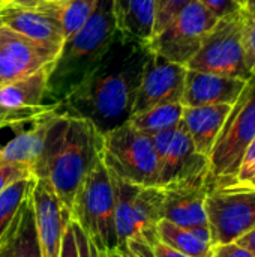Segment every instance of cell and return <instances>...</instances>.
Segmentation results:
<instances>
[{
	"label": "cell",
	"instance_id": "obj_21",
	"mask_svg": "<svg viewBox=\"0 0 255 257\" xmlns=\"http://www.w3.org/2000/svg\"><path fill=\"white\" fill-rule=\"evenodd\" d=\"M117 32L132 41L149 44L155 36V0H113Z\"/></svg>",
	"mask_w": 255,
	"mask_h": 257
},
{
	"label": "cell",
	"instance_id": "obj_33",
	"mask_svg": "<svg viewBox=\"0 0 255 257\" xmlns=\"http://www.w3.org/2000/svg\"><path fill=\"white\" fill-rule=\"evenodd\" d=\"M212 257H255V254L233 242L227 245H213Z\"/></svg>",
	"mask_w": 255,
	"mask_h": 257
},
{
	"label": "cell",
	"instance_id": "obj_14",
	"mask_svg": "<svg viewBox=\"0 0 255 257\" xmlns=\"http://www.w3.org/2000/svg\"><path fill=\"white\" fill-rule=\"evenodd\" d=\"M60 50L0 26V86L23 80L50 66Z\"/></svg>",
	"mask_w": 255,
	"mask_h": 257
},
{
	"label": "cell",
	"instance_id": "obj_32",
	"mask_svg": "<svg viewBox=\"0 0 255 257\" xmlns=\"http://www.w3.org/2000/svg\"><path fill=\"white\" fill-rule=\"evenodd\" d=\"M198 2L206 9H209L218 20L242 9L237 0H198Z\"/></svg>",
	"mask_w": 255,
	"mask_h": 257
},
{
	"label": "cell",
	"instance_id": "obj_18",
	"mask_svg": "<svg viewBox=\"0 0 255 257\" xmlns=\"http://www.w3.org/2000/svg\"><path fill=\"white\" fill-rule=\"evenodd\" d=\"M209 175V160L200 155L186 130L179 123L173 140L159 160V187Z\"/></svg>",
	"mask_w": 255,
	"mask_h": 257
},
{
	"label": "cell",
	"instance_id": "obj_40",
	"mask_svg": "<svg viewBox=\"0 0 255 257\" xmlns=\"http://www.w3.org/2000/svg\"><path fill=\"white\" fill-rule=\"evenodd\" d=\"M237 2H239V5H240V6L243 8V6H245V2H246V0H237Z\"/></svg>",
	"mask_w": 255,
	"mask_h": 257
},
{
	"label": "cell",
	"instance_id": "obj_36",
	"mask_svg": "<svg viewBox=\"0 0 255 257\" xmlns=\"http://www.w3.org/2000/svg\"><path fill=\"white\" fill-rule=\"evenodd\" d=\"M243 9H245L248 14H252V15H255V0H246V2H245Z\"/></svg>",
	"mask_w": 255,
	"mask_h": 257
},
{
	"label": "cell",
	"instance_id": "obj_25",
	"mask_svg": "<svg viewBox=\"0 0 255 257\" xmlns=\"http://www.w3.org/2000/svg\"><path fill=\"white\" fill-rule=\"evenodd\" d=\"M183 105L182 102H170L152 107L141 113L132 114L129 123L134 125L138 131L153 136L161 131L176 128L182 120Z\"/></svg>",
	"mask_w": 255,
	"mask_h": 257
},
{
	"label": "cell",
	"instance_id": "obj_10",
	"mask_svg": "<svg viewBox=\"0 0 255 257\" xmlns=\"http://www.w3.org/2000/svg\"><path fill=\"white\" fill-rule=\"evenodd\" d=\"M216 21L209 9L192 0L152 38L147 47L170 62L188 66Z\"/></svg>",
	"mask_w": 255,
	"mask_h": 257
},
{
	"label": "cell",
	"instance_id": "obj_44",
	"mask_svg": "<svg viewBox=\"0 0 255 257\" xmlns=\"http://www.w3.org/2000/svg\"><path fill=\"white\" fill-rule=\"evenodd\" d=\"M0 257H3V256H2V254H0Z\"/></svg>",
	"mask_w": 255,
	"mask_h": 257
},
{
	"label": "cell",
	"instance_id": "obj_19",
	"mask_svg": "<svg viewBox=\"0 0 255 257\" xmlns=\"http://www.w3.org/2000/svg\"><path fill=\"white\" fill-rule=\"evenodd\" d=\"M0 21L11 30L57 50H60L65 42L57 20L35 6H21L9 2L0 11Z\"/></svg>",
	"mask_w": 255,
	"mask_h": 257
},
{
	"label": "cell",
	"instance_id": "obj_27",
	"mask_svg": "<svg viewBox=\"0 0 255 257\" xmlns=\"http://www.w3.org/2000/svg\"><path fill=\"white\" fill-rule=\"evenodd\" d=\"M59 257H105L89 235L71 218L66 224Z\"/></svg>",
	"mask_w": 255,
	"mask_h": 257
},
{
	"label": "cell",
	"instance_id": "obj_43",
	"mask_svg": "<svg viewBox=\"0 0 255 257\" xmlns=\"http://www.w3.org/2000/svg\"><path fill=\"white\" fill-rule=\"evenodd\" d=\"M0 26H2V21H0Z\"/></svg>",
	"mask_w": 255,
	"mask_h": 257
},
{
	"label": "cell",
	"instance_id": "obj_35",
	"mask_svg": "<svg viewBox=\"0 0 255 257\" xmlns=\"http://www.w3.org/2000/svg\"><path fill=\"white\" fill-rule=\"evenodd\" d=\"M236 244L240 245L242 248H245V250H248V251H251V253H254L255 254V226L248 232V233H245L242 238H239V239L236 241Z\"/></svg>",
	"mask_w": 255,
	"mask_h": 257
},
{
	"label": "cell",
	"instance_id": "obj_8",
	"mask_svg": "<svg viewBox=\"0 0 255 257\" xmlns=\"http://www.w3.org/2000/svg\"><path fill=\"white\" fill-rule=\"evenodd\" d=\"M204 208L212 245L233 244L255 226V187L243 182L212 185Z\"/></svg>",
	"mask_w": 255,
	"mask_h": 257
},
{
	"label": "cell",
	"instance_id": "obj_5",
	"mask_svg": "<svg viewBox=\"0 0 255 257\" xmlns=\"http://www.w3.org/2000/svg\"><path fill=\"white\" fill-rule=\"evenodd\" d=\"M71 218L89 235L102 254L116 250L114 182L102 160L96 163L77 190Z\"/></svg>",
	"mask_w": 255,
	"mask_h": 257
},
{
	"label": "cell",
	"instance_id": "obj_20",
	"mask_svg": "<svg viewBox=\"0 0 255 257\" xmlns=\"http://www.w3.org/2000/svg\"><path fill=\"white\" fill-rule=\"evenodd\" d=\"M231 110V105H203L183 107L180 125L189 134L195 151L209 158L215 140Z\"/></svg>",
	"mask_w": 255,
	"mask_h": 257
},
{
	"label": "cell",
	"instance_id": "obj_37",
	"mask_svg": "<svg viewBox=\"0 0 255 257\" xmlns=\"http://www.w3.org/2000/svg\"><path fill=\"white\" fill-rule=\"evenodd\" d=\"M32 2H38V0H11V3H15V5H26Z\"/></svg>",
	"mask_w": 255,
	"mask_h": 257
},
{
	"label": "cell",
	"instance_id": "obj_6",
	"mask_svg": "<svg viewBox=\"0 0 255 257\" xmlns=\"http://www.w3.org/2000/svg\"><path fill=\"white\" fill-rule=\"evenodd\" d=\"M101 160L111 176L137 187H159V158L150 136L129 122L102 136Z\"/></svg>",
	"mask_w": 255,
	"mask_h": 257
},
{
	"label": "cell",
	"instance_id": "obj_11",
	"mask_svg": "<svg viewBox=\"0 0 255 257\" xmlns=\"http://www.w3.org/2000/svg\"><path fill=\"white\" fill-rule=\"evenodd\" d=\"M66 123V116L51 113L32 122L29 130L17 131L14 139L0 146V166H26L35 179H45L50 158Z\"/></svg>",
	"mask_w": 255,
	"mask_h": 257
},
{
	"label": "cell",
	"instance_id": "obj_1",
	"mask_svg": "<svg viewBox=\"0 0 255 257\" xmlns=\"http://www.w3.org/2000/svg\"><path fill=\"white\" fill-rule=\"evenodd\" d=\"M149 47L119 32L84 80L57 104L56 113L84 119L99 134L129 122Z\"/></svg>",
	"mask_w": 255,
	"mask_h": 257
},
{
	"label": "cell",
	"instance_id": "obj_41",
	"mask_svg": "<svg viewBox=\"0 0 255 257\" xmlns=\"http://www.w3.org/2000/svg\"><path fill=\"white\" fill-rule=\"evenodd\" d=\"M248 184H251V185H254V187H255V178H252V179H251V181H249Z\"/></svg>",
	"mask_w": 255,
	"mask_h": 257
},
{
	"label": "cell",
	"instance_id": "obj_39",
	"mask_svg": "<svg viewBox=\"0 0 255 257\" xmlns=\"http://www.w3.org/2000/svg\"><path fill=\"white\" fill-rule=\"evenodd\" d=\"M105 257H120L116 251H111V253H108V254H105Z\"/></svg>",
	"mask_w": 255,
	"mask_h": 257
},
{
	"label": "cell",
	"instance_id": "obj_22",
	"mask_svg": "<svg viewBox=\"0 0 255 257\" xmlns=\"http://www.w3.org/2000/svg\"><path fill=\"white\" fill-rule=\"evenodd\" d=\"M0 254L3 257H42L30 196L23 202L11 227L2 238Z\"/></svg>",
	"mask_w": 255,
	"mask_h": 257
},
{
	"label": "cell",
	"instance_id": "obj_3",
	"mask_svg": "<svg viewBox=\"0 0 255 257\" xmlns=\"http://www.w3.org/2000/svg\"><path fill=\"white\" fill-rule=\"evenodd\" d=\"M116 253L120 257H155L158 223L162 220V190L137 187L114 176Z\"/></svg>",
	"mask_w": 255,
	"mask_h": 257
},
{
	"label": "cell",
	"instance_id": "obj_38",
	"mask_svg": "<svg viewBox=\"0 0 255 257\" xmlns=\"http://www.w3.org/2000/svg\"><path fill=\"white\" fill-rule=\"evenodd\" d=\"M8 3H9V2H6V0H0V11H2V9H3V8L8 5Z\"/></svg>",
	"mask_w": 255,
	"mask_h": 257
},
{
	"label": "cell",
	"instance_id": "obj_12",
	"mask_svg": "<svg viewBox=\"0 0 255 257\" xmlns=\"http://www.w3.org/2000/svg\"><path fill=\"white\" fill-rule=\"evenodd\" d=\"M48 68L0 86V125L3 128L20 130L24 123L56 113L57 104L47 102Z\"/></svg>",
	"mask_w": 255,
	"mask_h": 257
},
{
	"label": "cell",
	"instance_id": "obj_2",
	"mask_svg": "<svg viewBox=\"0 0 255 257\" xmlns=\"http://www.w3.org/2000/svg\"><path fill=\"white\" fill-rule=\"evenodd\" d=\"M116 35L113 0H99L86 26L63 42L50 65L47 102L59 104L65 99L104 57Z\"/></svg>",
	"mask_w": 255,
	"mask_h": 257
},
{
	"label": "cell",
	"instance_id": "obj_28",
	"mask_svg": "<svg viewBox=\"0 0 255 257\" xmlns=\"http://www.w3.org/2000/svg\"><path fill=\"white\" fill-rule=\"evenodd\" d=\"M192 0H155L156 3V24H155V35L161 32L165 24Z\"/></svg>",
	"mask_w": 255,
	"mask_h": 257
},
{
	"label": "cell",
	"instance_id": "obj_31",
	"mask_svg": "<svg viewBox=\"0 0 255 257\" xmlns=\"http://www.w3.org/2000/svg\"><path fill=\"white\" fill-rule=\"evenodd\" d=\"M252 178H255V137L242 157V161L236 175V182L248 184Z\"/></svg>",
	"mask_w": 255,
	"mask_h": 257
},
{
	"label": "cell",
	"instance_id": "obj_17",
	"mask_svg": "<svg viewBox=\"0 0 255 257\" xmlns=\"http://www.w3.org/2000/svg\"><path fill=\"white\" fill-rule=\"evenodd\" d=\"M246 83L248 81L234 77L188 69L180 102L183 107L233 105L243 92Z\"/></svg>",
	"mask_w": 255,
	"mask_h": 257
},
{
	"label": "cell",
	"instance_id": "obj_9",
	"mask_svg": "<svg viewBox=\"0 0 255 257\" xmlns=\"http://www.w3.org/2000/svg\"><path fill=\"white\" fill-rule=\"evenodd\" d=\"M245 9L219 18L203 41L188 69L227 75L249 81L254 78L245 62L243 48Z\"/></svg>",
	"mask_w": 255,
	"mask_h": 257
},
{
	"label": "cell",
	"instance_id": "obj_29",
	"mask_svg": "<svg viewBox=\"0 0 255 257\" xmlns=\"http://www.w3.org/2000/svg\"><path fill=\"white\" fill-rule=\"evenodd\" d=\"M243 48L245 62L255 78V15L245 11V27H243Z\"/></svg>",
	"mask_w": 255,
	"mask_h": 257
},
{
	"label": "cell",
	"instance_id": "obj_15",
	"mask_svg": "<svg viewBox=\"0 0 255 257\" xmlns=\"http://www.w3.org/2000/svg\"><path fill=\"white\" fill-rule=\"evenodd\" d=\"M162 190V220L188 229H209L206 197L210 190L209 175L168 184Z\"/></svg>",
	"mask_w": 255,
	"mask_h": 257
},
{
	"label": "cell",
	"instance_id": "obj_42",
	"mask_svg": "<svg viewBox=\"0 0 255 257\" xmlns=\"http://www.w3.org/2000/svg\"><path fill=\"white\" fill-rule=\"evenodd\" d=\"M6 2H11V0H6Z\"/></svg>",
	"mask_w": 255,
	"mask_h": 257
},
{
	"label": "cell",
	"instance_id": "obj_13",
	"mask_svg": "<svg viewBox=\"0 0 255 257\" xmlns=\"http://www.w3.org/2000/svg\"><path fill=\"white\" fill-rule=\"evenodd\" d=\"M186 71V66L170 62L149 48L132 114L141 113L161 104L180 102Z\"/></svg>",
	"mask_w": 255,
	"mask_h": 257
},
{
	"label": "cell",
	"instance_id": "obj_26",
	"mask_svg": "<svg viewBox=\"0 0 255 257\" xmlns=\"http://www.w3.org/2000/svg\"><path fill=\"white\" fill-rule=\"evenodd\" d=\"M35 178H26L12 182L0 193V241L11 227L23 202L32 194Z\"/></svg>",
	"mask_w": 255,
	"mask_h": 257
},
{
	"label": "cell",
	"instance_id": "obj_34",
	"mask_svg": "<svg viewBox=\"0 0 255 257\" xmlns=\"http://www.w3.org/2000/svg\"><path fill=\"white\" fill-rule=\"evenodd\" d=\"M153 250H155V257H189L177 251V250H174V248H171V247H168V245H165L161 241H158V244L155 245Z\"/></svg>",
	"mask_w": 255,
	"mask_h": 257
},
{
	"label": "cell",
	"instance_id": "obj_23",
	"mask_svg": "<svg viewBox=\"0 0 255 257\" xmlns=\"http://www.w3.org/2000/svg\"><path fill=\"white\" fill-rule=\"evenodd\" d=\"M99 0H38L21 6H35L53 18L62 27L65 41L81 30L93 15Z\"/></svg>",
	"mask_w": 255,
	"mask_h": 257
},
{
	"label": "cell",
	"instance_id": "obj_7",
	"mask_svg": "<svg viewBox=\"0 0 255 257\" xmlns=\"http://www.w3.org/2000/svg\"><path fill=\"white\" fill-rule=\"evenodd\" d=\"M255 137V78H251L215 140L209 155V182L212 185L236 182L245 151Z\"/></svg>",
	"mask_w": 255,
	"mask_h": 257
},
{
	"label": "cell",
	"instance_id": "obj_30",
	"mask_svg": "<svg viewBox=\"0 0 255 257\" xmlns=\"http://www.w3.org/2000/svg\"><path fill=\"white\" fill-rule=\"evenodd\" d=\"M26 178H33L30 173V169L26 166H18V164L0 166V193L12 182L26 179Z\"/></svg>",
	"mask_w": 255,
	"mask_h": 257
},
{
	"label": "cell",
	"instance_id": "obj_24",
	"mask_svg": "<svg viewBox=\"0 0 255 257\" xmlns=\"http://www.w3.org/2000/svg\"><path fill=\"white\" fill-rule=\"evenodd\" d=\"M158 239L189 257H212L209 229H188L168 220L158 223Z\"/></svg>",
	"mask_w": 255,
	"mask_h": 257
},
{
	"label": "cell",
	"instance_id": "obj_16",
	"mask_svg": "<svg viewBox=\"0 0 255 257\" xmlns=\"http://www.w3.org/2000/svg\"><path fill=\"white\" fill-rule=\"evenodd\" d=\"M30 197L42 257H59L71 211L59 200L47 179H36Z\"/></svg>",
	"mask_w": 255,
	"mask_h": 257
},
{
	"label": "cell",
	"instance_id": "obj_4",
	"mask_svg": "<svg viewBox=\"0 0 255 257\" xmlns=\"http://www.w3.org/2000/svg\"><path fill=\"white\" fill-rule=\"evenodd\" d=\"M101 154L102 134L84 119L68 117L66 128L50 158L45 179L69 211L77 190L101 160Z\"/></svg>",
	"mask_w": 255,
	"mask_h": 257
}]
</instances>
